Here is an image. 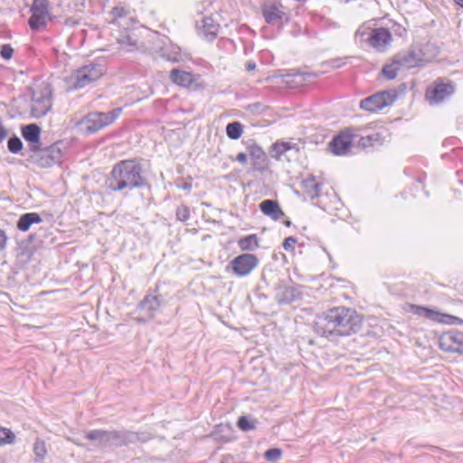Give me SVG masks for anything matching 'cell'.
I'll return each mask as SVG.
<instances>
[{
    "label": "cell",
    "instance_id": "1",
    "mask_svg": "<svg viewBox=\"0 0 463 463\" xmlns=\"http://www.w3.org/2000/svg\"><path fill=\"white\" fill-rule=\"evenodd\" d=\"M363 319L348 307H334L319 314L314 321L316 332L325 337L350 336L359 331Z\"/></svg>",
    "mask_w": 463,
    "mask_h": 463
},
{
    "label": "cell",
    "instance_id": "2",
    "mask_svg": "<svg viewBox=\"0 0 463 463\" xmlns=\"http://www.w3.org/2000/svg\"><path fill=\"white\" fill-rule=\"evenodd\" d=\"M407 32L395 21L382 19L368 26L363 33V43L368 49L385 52L399 42H403Z\"/></svg>",
    "mask_w": 463,
    "mask_h": 463
},
{
    "label": "cell",
    "instance_id": "3",
    "mask_svg": "<svg viewBox=\"0 0 463 463\" xmlns=\"http://www.w3.org/2000/svg\"><path fill=\"white\" fill-rule=\"evenodd\" d=\"M144 179L141 176V167L136 160H124L115 165L107 180V185L112 190H121L129 186H141Z\"/></svg>",
    "mask_w": 463,
    "mask_h": 463
},
{
    "label": "cell",
    "instance_id": "4",
    "mask_svg": "<svg viewBox=\"0 0 463 463\" xmlns=\"http://www.w3.org/2000/svg\"><path fill=\"white\" fill-rule=\"evenodd\" d=\"M122 109L113 110L109 112H93L81 120L76 125V129L84 135L98 132L107 126L112 124L122 114Z\"/></svg>",
    "mask_w": 463,
    "mask_h": 463
},
{
    "label": "cell",
    "instance_id": "5",
    "mask_svg": "<svg viewBox=\"0 0 463 463\" xmlns=\"http://www.w3.org/2000/svg\"><path fill=\"white\" fill-rule=\"evenodd\" d=\"M88 438L101 445L122 446L132 442V440L134 441L137 440L139 439V434L137 435V433H125V432L93 431L88 434Z\"/></svg>",
    "mask_w": 463,
    "mask_h": 463
},
{
    "label": "cell",
    "instance_id": "6",
    "mask_svg": "<svg viewBox=\"0 0 463 463\" xmlns=\"http://www.w3.org/2000/svg\"><path fill=\"white\" fill-rule=\"evenodd\" d=\"M455 84L446 79L437 80L426 90V100L433 105H438L449 99L455 91Z\"/></svg>",
    "mask_w": 463,
    "mask_h": 463
},
{
    "label": "cell",
    "instance_id": "7",
    "mask_svg": "<svg viewBox=\"0 0 463 463\" xmlns=\"http://www.w3.org/2000/svg\"><path fill=\"white\" fill-rule=\"evenodd\" d=\"M398 96L395 90H385L368 97L361 103V108L368 111H380L392 105Z\"/></svg>",
    "mask_w": 463,
    "mask_h": 463
},
{
    "label": "cell",
    "instance_id": "8",
    "mask_svg": "<svg viewBox=\"0 0 463 463\" xmlns=\"http://www.w3.org/2000/svg\"><path fill=\"white\" fill-rule=\"evenodd\" d=\"M103 73H104V68L102 65H92L84 66L83 68L77 70L72 74L71 86L72 89L84 87L88 84L98 80Z\"/></svg>",
    "mask_w": 463,
    "mask_h": 463
},
{
    "label": "cell",
    "instance_id": "9",
    "mask_svg": "<svg viewBox=\"0 0 463 463\" xmlns=\"http://www.w3.org/2000/svg\"><path fill=\"white\" fill-rule=\"evenodd\" d=\"M47 2L35 1L32 8V16L29 19V25L33 30H43L46 27V17L48 15Z\"/></svg>",
    "mask_w": 463,
    "mask_h": 463
},
{
    "label": "cell",
    "instance_id": "10",
    "mask_svg": "<svg viewBox=\"0 0 463 463\" xmlns=\"http://www.w3.org/2000/svg\"><path fill=\"white\" fill-rule=\"evenodd\" d=\"M440 349L449 352L463 353V333L459 331H448L440 336Z\"/></svg>",
    "mask_w": 463,
    "mask_h": 463
},
{
    "label": "cell",
    "instance_id": "11",
    "mask_svg": "<svg viewBox=\"0 0 463 463\" xmlns=\"http://www.w3.org/2000/svg\"><path fill=\"white\" fill-rule=\"evenodd\" d=\"M257 259L252 255H240L231 262V267L234 273L243 276L250 274L257 265Z\"/></svg>",
    "mask_w": 463,
    "mask_h": 463
},
{
    "label": "cell",
    "instance_id": "12",
    "mask_svg": "<svg viewBox=\"0 0 463 463\" xmlns=\"http://www.w3.org/2000/svg\"><path fill=\"white\" fill-rule=\"evenodd\" d=\"M411 311L418 315L422 316L425 318L432 319L436 322L445 323V324H459V322H461L459 319L454 318L452 316L442 314L440 312L426 308V307L411 306Z\"/></svg>",
    "mask_w": 463,
    "mask_h": 463
},
{
    "label": "cell",
    "instance_id": "13",
    "mask_svg": "<svg viewBox=\"0 0 463 463\" xmlns=\"http://www.w3.org/2000/svg\"><path fill=\"white\" fill-rule=\"evenodd\" d=\"M354 136L350 132H342L338 134L334 140L331 141L330 148L331 151L337 155H344L350 152L353 143Z\"/></svg>",
    "mask_w": 463,
    "mask_h": 463
},
{
    "label": "cell",
    "instance_id": "14",
    "mask_svg": "<svg viewBox=\"0 0 463 463\" xmlns=\"http://www.w3.org/2000/svg\"><path fill=\"white\" fill-rule=\"evenodd\" d=\"M46 88L44 90V93L36 98L34 101L33 106V115L34 117H41L44 114H46L50 110V107L52 105V92L49 89L46 91Z\"/></svg>",
    "mask_w": 463,
    "mask_h": 463
},
{
    "label": "cell",
    "instance_id": "15",
    "mask_svg": "<svg viewBox=\"0 0 463 463\" xmlns=\"http://www.w3.org/2000/svg\"><path fill=\"white\" fill-rule=\"evenodd\" d=\"M171 80L174 84L181 87L188 88L194 83V76L189 72H185L180 69L173 70L170 74Z\"/></svg>",
    "mask_w": 463,
    "mask_h": 463
},
{
    "label": "cell",
    "instance_id": "16",
    "mask_svg": "<svg viewBox=\"0 0 463 463\" xmlns=\"http://www.w3.org/2000/svg\"><path fill=\"white\" fill-rule=\"evenodd\" d=\"M41 222H42V218L40 217V216H38L37 214H26L20 217L18 223H17V227L20 231L27 232L30 229L33 224H39Z\"/></svg>",
    "mask_w": 463,
    "mask_h": 463
},
{
    "label": "cell",
    "instance_id": "17",
    "mask_svg": "<svg viewBox=\"0 0 463 463\" xmlns=\"http://www.w3.org/2000/svg\"><path fill=\"white\" fill-rule=\"evenodd\" d=\"M261 209L266 216L273 218L274 220H278L279 218L282 217V212L276 202L272 201V200H266V201L262 202L261 204Z\"/></svg>",
    "mask_w": 463,
    "mask_h": 463
},
{
    "label": "cell",
    "instance_id": "18",
    "mask_svg": "<svg viewBox=\"0 0 463 463\" xmlns=\"http://www.w3.org/2000/svg\"><path fill=\"white\" fill-rule=\"evenodd\" d=\"M22 135L25 140L30 142H38L41 135V129L36 124H29L22 128Z\"/></svg>",
    "mask_w": 463,
    "mask_h": 463
},
{
    "label": "cell",
    "instance_id": "19",
    "mask_svg": "<svg viewBox=\"0 0 463 463\" xmlns=\"http://www.w3.org/2000/svg\"><path fill=\"white\" fill-rule=\"evenodd\" d=\"M237 426L239 427L240 430H242L243 432H247V431L255 429V426H256V421L254 418L250 417L248 415H243L238 419Z\"/></svg>",
    "mask_w": 463,
    "mask_h": 463
},
{
    "label": "cell",
    "instance_id": "20",
    "mask_svg": "<svg viewBox=\"0 0 463 463\" xmlns=\"http://www.w3.org/2000/svg\"><path fill=\"white\" fill-rule=\"evenodd\" d=\"M239 246L243 250H255L258 247L257 237L255 236H248L243 239L240 240Z\"/></svg>",
    "mask_w": 463,
    "mask_h": 463
},
{
    "label": "cell",
    "instance_id": "21",
    "mask_svg": "<svg viewBox=\"0 0 463 463\" xmlns=\"http://www.w3.org/2000/svg\"><path fill=\"white\" fill-rule=\"evenodd\" d=\"M0 439H1V445H11L15 440V433L11 430L1 427L0 430Z\"/></svg>",
    "mask_w": 463,
    "mask_h": 463
},
{
    "label": "cell",
    "instance_id": "22",
    "mask_svg": "<svg viewBox=\"0 0 463 463\" xmlns=\"http://www.w3.org/2000/svg\"><path fill=\"white\" fill-rule=\"evenodd\" d=\"M34 453L37 459H45V457L47 454V449H46V443L44 440H40V439L35 440L34 445Z\"/></svg>",
    "mask_w": 463,
    "mask_h": 463
},
{
    "label": "cell",
    "instance_id": "23",
    "mask_svg": "<svg viewBox=\"0 0 463 463\" xmlns=\"http://www.w3.org/2000/svg\"><path fill=\"white\" fill-rule=\"evenodd\" d=\"M243 133V128L237 122H234L227 126V135L228 137L231 138L232 140H237L241 137Z\"/></svg>",
    "mask_w": 463,
    "mask_h": 463
},
{
    "label": "cell",
    "instance_id": "24",
    "mask_svg": "<svg viewBox=\"0 0 463 463\" xmlns=\"http://www.w3.org/2000/svg\"><path fill=\"white\" fill-rule=\"evenodd\" d=\"M282 455V452L281 449L273 448L269 449L264 453V458L268 461H276L281 458Z\"/></svg>",
    "mask_w": 463,
    "mask_h": 463
},
{
    "label": "cell",
    "instance_id": "25",
    "mask_svg": "<svg viewBox=\"0 0 463 463\" xmlns=\"http://www.w3.org/2000/svg\"><path fill=\"white\" fill-rule=\"evenodd\" d=\"M8 149H9L12 153H17V152L20 151V150L23 148V145H22V142L19 140L18 138L12 137L11 139L8 141Z\"/></svg>",
    "mask_w": 463,
    "mask_h": 463
},
{
    "label": "cell",
    "instance_id": "26",
    "mask_svg": "<svg viewBox=\"0 0 463 463\" xmlns=\"http://www.w3.org/2000/svg\"><path fill=\"white\" fill-rule=\"evenodd\" d=\"M177 217L179 220L185 222L189 217V209L187 208L186 206H180L177 211Z\"/></svg>",
    "mask_w": 463,
    "mask_h": 463
},
{
    "label": "cell",
    "instance_id": "27",
    "mask_svg": "<svg viewBox=\"0 0 463 463\" xmlns=\"http://www.w3.org/2000/svg\"><path fill=\"white\" fill-rule=\"evenodd\" d=\"M13 53H14V50H13L11 46H8V45L2 46V49H1V55H2V57H3L4 59H7V60H8V59H10L12 55H13Z\"/></svg>",
    "mask_w": 463,
    "mask_h": 463
},
{
    "label": "cell",
    "instance_id": "28",
    "mask_svg": "<svg viewBox=\"0 0 463 463\" xmlns=\"http://www.w3.org/2000/svg\"><path fill=\"white\" fill-rule=\"evenodd\" d=\"M295 243H296V241L293 238H288L284 242V247L287 250H292L295 246Z\"/></svg>",
    "mask_w": 463,
    "mask_h": 463
},
{
    "label": "cell",
    "instance_id": "29",
    "mask_svg": "<svg viewBox=\"0 0 463 463\" xmlns=\"http://www.w3.org/2000/svg\"><path fill=\"white\" fill-rule=\"evenodd\" d=\"M1 234H2V236H1V242H2V249H4L5 245H6V243H7V236L5 235L4 231L1 232Z\"/></svg>",
    "mask_w": 463,
    "mask_h": 463
}]
</instances>
